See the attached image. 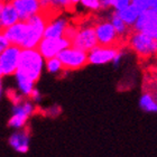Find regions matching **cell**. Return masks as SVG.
<instances>
[{
    "label": "cell",
    "instance_id": "cell-25",
    "mask_svg": "<svg viewBox=\"0 0 157 157\" xmlns=\"http://www.w3.org/2000/svg\"><path fill=\"white\" fill-rule=\"evenodd\" d=\"M134 0H108L110 9L113 11H119L126 7L130 6Z\"/></svg>",
    "mask_w": 157,
    "mask_h": 157
},
{
    "label": "cell",
    "instance_id": "cell-5",
    "mask_svg": "<svg viewBox=\"0 0 157 157\" xmlns=\"http://www.w3.org/2000/svg\"><path fill=\"white\" fill-rule=\"evenodd\" d=\"M57 57L61 61L66 72L78 71V70L85 67L89 64L88 52L82 51V49L74 47L72 45L69 46L67 48L63 49Z\"/></svg>",
    "mask_w": 157,
    "mask_h": 157
},
{
    "label": "cell",
    "instance_id": "cell-14",
    "mask_svg": "<svg viewBox=\"0 0 157 157\" xmlns=\"http://www.w3.org/2000/svg\"><path fill=\"white\" fill-rule=\"evenodd\" d=\"M13 5L18 13L19 19L23 21L42 13L39 0H13Z\"/></svg>",
    "mask_w": 157,
    "mask_h": 157
},
{
    "label": "cell",
    "instance_id": "cell-7",
    "mask_svg": "<svg viewBox=\"0 0 157 157\" xmlns=\"http://www.w3.org/2000/svg\"><path fill=\"white\" fill-rule=\"evenodd\" d=\"M94 32L98 45L110 46V47H119L121 39L118 36L115 27L108 18H100L94 23Z\"/></svg>",
    "mask_w": 157,
    "mask_h": 157
},
{
    "label": "cell",
    "instance_id": "cell-26",
    "mask_svg": "<svg viewBox=\"0 0 157 157\" xmlns=\"http://www.w3.org/2000/svg\"><path fill=\"white\" fill-rule=\"evenodd\" d=\"M46 117H49V118H56L59 117L61 113H62V109L61 107L57 105H51L48 108L45 109V111H44Z\"/></svg>",
    "mask_w": 157,
    "mask_h": 157
},
{
    "label": "cell",
    "instance_id": "cell-8",
    "mask_svg": "<svg viewBox=\"0 0 157 157\" xmlns=\"http://www.w3.org/2000/svg\"><path fill=\"white\" fill-rule=\"evenodd\" d=\"M21 49L19 46L10 44L0 54V71L3 76H13L18 71Z\"/></svg>",
    "mask_w": 157,
    "mask_h": 157
},
{
    "label": "cell",
    "instance_id": "cell-15",
    "mask_svg": "<svg viewBox=\"0 0 157 157\" xmlns=\"http://www.w3.org/2000/svg\"><path fill=\"white\" fill-rule=\"evenodd\" d=\"M2 34L5 35L9 44L11 45H17V46H21L24 42V38H25V35H26V21H23V20H19L17 24L13 25L11 27L7 28L2 32ZM21 48V47H20Z\"/></svg>",
    "mask_w": 157,
    "mask_h": 157
},
{
    "label": "cell",
    "instance_id": "cell-12",
    "mask_svg": "<svg viewBox=\"0 0 157 157\" xmlns=\"http://www.w3.org/2000/svg\"><path fill=\"white\" fill-rule=\"evenodd\" d=\"M132 30L147 34L157 40V11L151 9L140 13Z\"/></svg>",
    "mask_w": 157,
    "mask_h": 157
},
{
    "label": "cell",
    "instance_id": "cell-29",
    "mask_svg": "<svg viewBox=\"0 0 157 157\" xmlns=\"http://www.w3.org/2000/svg\"><path fill=\"white\" fill-rule=\"evenodd\" d=\"M9 45L10 44H9V42H8V39L5 37V35H3L2 33H0V54H1Z\"/></svg>",
    "mask_w": 157,
    "mask_h": 157
},
{
    "label": "cell",
    "instance_id": "cell-6",
    "mask_svg": "<svg viewBox=\"0 0 157 157\" xmlns=\"http://www.w3.org/2000/svg\"><path fill=\"white\" fill-rule=\"evenodd\" d=\"M71 44L74 47H78L85 52H90L91 49L97 47L98 40L94 32V23H88L75 27V30L71 37Z\"/></svg>",
    "mask_w": 157,
    "mask_h": 157
},
{
    "label": "cell",
    "instance_id": "cell-17",
    "mask_svg": "<svg viewBox=\"0 0 157 157\" xmlns=\"http://www.w3.org/2000/svg\"><path fill=\"white\" fill-rule=\"evenodd\" d=\"M19 20V16L15 6L13 5V1L2 3V6L0 8V21L2 24L3 30L17 24Z\"/></svg>",
    "mask_w": 157,
    "mask_h": 157
},
{
    "label": "cell",
    "instance_id": "cell-30",
    "mask_svg": "<svg viewBox=\"0 0 157 157\" xmlns=\"http://www.w3.org/2000/svg\"><path fill=\"white\" fill-rule=\"evenodd\" d=\"M3 93H5V88H3V82H2V78L0 80V101H1V99L3 97Z\"/></svg>",
    "mask_w": 157,
    "mask_h": 157
},
{
    "label": "cell",
    "instance_id": "cell-18",
    "mask_svg": "<svg viewBox=\"0 0 157 157\" xmlns=\"http://www.w3.org/2000/svg\"><path fill=\"white\" fill-rule=\"evenodd\" d=\"M108 13V19L111 21V24L115 27L116 32H117L118 36L121 39V42L124 43L127 40L128 36L130 35V33L132 32L130 27L128 26L127 24L124 23V20L121 19L120 17L118 16V13L113 10H110V11H107Z\"/></svg>",
    "mask_w": 157,
    "mask_h": 157
},
{
    "label": "cell",
    "instance_id": "cell-9",
    "mask_svg": "<svg viewBox=\"0 0 157 157\" xmlns=\"http://www.w3.org/2000/svg\"><path fill=\"white\" fill-rule=\"evenodd\" d=\"M71 27L70 19L62 13H54L52 17H47L45 34L46 38H59L66 37V33Z\"/></svg>",
    "mask_w": 157,
    "mask_h": 157
},
{
    "label": "cell",
    "instance_id": "cell-22",
    "mask_svg": "<svg viewBox=\"0 0 157 157\" xmlns=\"http://www.w3.org/2000/svg\"><path fill=\"white\" fill-rule=\"evenodd\" d=\"M78 5L89 13H98L102 11L101 0H80Z\"/></svg>",
    "mask_w": 157,
    "mask_h": 157
},
{
    "label": "cell",
    "instance_id": "cell-11",
    "mask_svg": "<svg viewBox=\"0 0 157 157\" xmlns=\"http://www.w3.org/2000/svg\"><path fill=\"white\" fill-rule=\"evenodd\" d=\"M120 47L98 45L90 52H88L89 64L91 65H105L112 63Z\"/></svg>",
    "mask_w": 157,
    "mask_h": 157
},
{
    "label": "cell",
    "instance_id": "cell-20",
    "mask_svg": "<svg viewBox=\"0 0 157 157\" xmlns=\"http://www.w3.org/2000/svg\"><path fill=\"white\" fill-rule=\"evenodd\" d=\"M116 13H118V16L120 17L128 26L130 27L131 29L134 28L135 24H136V21H137L139 16H140V13L132 6V3H131L130 6L126 7V8L119 10V11H116Z\"/></svg>",
    "mask_w": 157,
    "mask_h": 157
},
{
    "label": "cell",
    "instance_id": "cell-2",
    "mask_svg": "<svg viewBox=\"0 0 157 157\" xmlns=\"http://www.w3.org/2000/svg\"><path fill=\"white\" fill-rule=\"evenodd\" d=\"M128 47L143 59H148L157 56V40L147 34L132 30L128 36Z\"/></svg>",
    "mask_w": 157,
    "mask_h": 157
},
{
    "label": "cell",
    "instance_id": "cell-1",
    "mask_svg": "<svg viewBox=\"0 0 157 157\" xmlns=\"http://www.w3.org/2000/svg\"><path fill=\"white\" fill-rule=\"evenodd\" d=\"M45 61L37 48L21 49L18 71L37 83L45 70Z\"/></svg>",
    "mask_w": 157,
    "mask_h": 157
},
{
    "label": "cell",
    "instance_id": "cell-23",
    "mask_svg": "<svg viewBox=\"0 0 157 157\" xmlns=\"http://www.w3.org/2000/svg\"><path fill=\"white\" fill-rule=\"evenodd\" d=\"M72 1L71 0H52V8L53 13H62L63 10L72 8Z\"/></svg>",
    "mask_w": 157,
    "mask_h": 157
},
{
    "label": "cell",
    "instance_id": "cell-13",
    "mask_svg": "<svg viewBox=\"0 0 157 157\" xmlns=\"http://www.w3.org/2000/svg\"><path fill=\"white\" fill-rule=\"evenodd\" d=\"M8 144L13 151L19 154H26L29 151L30 134L26 128L15 130L8 138Z\"/></svg>",
    "mask_w": 157,
    "mask_h": 157
},
{
    "label": "cell",
    "instance_id": "cell-36",
    "mask_svg": "<svg viewBox=\"0 0 157 157\" xmlns=\"http://www.w3.org/2000/svg\"><path fill=\"white\" fill-rule=\"evenodd\" d=\"M154 93H155V97H156V100H157V91L154 92Z\"/></svg>",
    "mask_w": 157,
    "mask_h": 157
},
{
    "label": "cell",
    "instance_id": "cell-4",
    "mask_svg": "<svg viewBox=\"0 0 157 157\" xmlns=\"http://www.w3.org/2000/svg\"><path fill=\"white\" fill-rule=\"evenodd\" d=\"M46 24L47 16L42 13L26 20V35L20 47L23 49L37 48L39 43L44 38Z\"/></svg>",
    "mask_w": 157,
    "mask_h": 157
},
{
    "label": "cell",
    "instance_id": "cell-16",
    "mask_svg": "<svg viewBox=\"0 0 157 157\" xmlns=\"http://www.w3.org/2000/svg\"><path fill=\"white\" fill-rule=\"evenodd\" d=\"M13 82H15V90L24 98H29L34 89L36 88V83L32 81L29 78H27L26 75H24L19 71L15 73Z\"/></svg>",
    "mask_w": 157,
    "mask_h": 157
},
{
    "label": "cell",
    "instance_id": "cell-34",
    "mask_svg": "<svg viewBox=\"0 0 157 157\" xmlns=\"http://www.w3.org/2000/svg\"><path fill=\"white\" fill-rule=\"evenodd\" d=\"M3 78V75H2V73H1V71H0V80Z\"/></svg>",
    "mask_w": 157,
    "mask_h": 157
},
{
    "label": "cell",
    "instance_id": "cell-28",
    "mask_svg": "<svg viewBox=\"0 0 157 157\" xmlns=\"http://www.w3.org/2000/svg\"><path fill=\"white\" fill-rule=\"evenodd\" d=\"M29 99L34 102V103H35V105H38L39 102L42 101L43 95H42V93H40V91H39L38 89L35 88V89H34V91L32 92V94H30Z\"/></svg>",
    "mask_w": 157,
    "mask_h": 157
},
{
    "label": "cell",
    "instance_id": "cell-35",
    "mask_svg": "<svg viewBox=\"0 0 157 157\" xmlns=\"http://www.w3.org/2000/svg\"><path fill=\"white\" fill-rule=\"evenodd\" d=\"M155 76H156V80H157V67H156V70H155Z\"/></svg>",
    "mask_w": 157,
    "mask_h": 157
},
{
    "label": "cell",
    "instance_id": "cell-33",
    "mask_svg": "<svg viewBox=\"0 0 157 157\" xmlns=\"http://www.w3.org/2000/svg\"><path fill=\"white\" fill-rule=\"evenodd\" d=\"M13 0H0V3H7V2H11Z\"/></svg>",
    "mask_w": 157,
    "mask_h": 157
},
{
    "label": "cell",
    "instance_id": "cell-21",
    "mask_svg": "<svg viewBox=\"0 0 157 157\" xmlns=\"http://www.w3.org/2000/svg\"><path fill=\"white\" fill-rule=\"evenodd\" d=\"M45 70L46 72L49 73V74H53V75H62L63 73L66 72L59 57H52V59H46Z\"/></svg>",
    "mask_w": 157,
    "mask_h": 157
},
{
    "label": "cell",
    "instance_id": "cell-10",
    "mask_svg": "<svg viewBox=\"0 0 157 157\" xmlns=\"http://www.w3.org/2000/svg\"><path fill=\"white\" fill-rule=\"evenodd\" d=\"M71 40L67 37H59V38H44L39 43L37 49L39 53L44 56L45 59H52V57H57L59 54L63 49L67 48L71 46Z\"/></svg>",
    "mask_w": 157,
    "mask_h": 157
},
{
    "label": "cell",
    "instance_id": "cell-31",
    "mask_svg": "<svg viewBox=\"0 0 157 157\" xmlns=\"http://www.w3.org/2000/svg\"><path fill=\"white\" fill-rule=\"evenodd\" d=\"M153 9L157 11V0H153Z\"/></svg>",
    "mask_w": 157,
    "mask_h": 157
},
{
    "label": "cell",
    "instance_id": "cell-3",
    "mask_svg": "<svg viewBox=\"0 0 157 157\" xmlns=\"http://www.w3.org/2000/svg\"><path fill=\"white\" fill-rule=\"evenodd\" d=\"M37 105L29 98H23L19 101L13 103L11 116L8 120V127L15 130H19L26 127L27 122L36 112Z\"/></svg>",
    "mask_w": 157,
    "mask_h": 157
},
{
    "label": "cell",
    "instance_id": "cell-19",
    "mask_svg": "<svg viewBox=\"0 0 157 157\" xmlns=\"http://www.w3.org/2000/svg\"><path fill=\"white\" fill-rule=\"evenodd\" d=\"M139 108L145 112L154 113L157 112V100L155 93L151 91H145L139 98Z\"/></svg>",
    "mask_w": 157,
    "mask_h": 157
},
{
    "label": "cell",
    "instance_id": "cell-24",
    "mask_svg": "<svg viewBox=\"0 0 157 157\" xmlns=\"http://www.w3.org/2000/svg\"><path fill=\"white\" fill-rule=\"evenodd\" d=\"M132 6L140 13L153 9V0H134Z\"/></svg>",
    "mask_w": 157,
    "mask_h": 157
},
{
    "label": "cell",
    "instance_id": "cell-32",
    "mask_svg": "<svg viewBox=\"0 0 157 157\" xmlns=\"http://www.w3.org/2000/svg\"><path fill=\"white\" fill-rule=\"evenodd\" d=\"M71 1H72V5H73V7L78 6V2H80V0H71Z\"/></svg>",
    "mask_w": 157,
    "mask_h": 157
},
{
    "label": "cell",
    "instance_id": "cell-27",
    "mask_svg": "<svg viewBox=\"0 0 157 157\" xmlns=\"http://www.w3.org/2000/svg\"><path fill=\"white\" fill-rule=\"evenodd\" d=\"M124 49H121V48H119V51H118V53H117V55H116V57L113 59V61H112V65L115 66V67H118V66L120 65L121 64V62H122V59H124Z\"/></svg>",
    "mask_w": 157,
    "mask_h": 157
}]
</instances>
